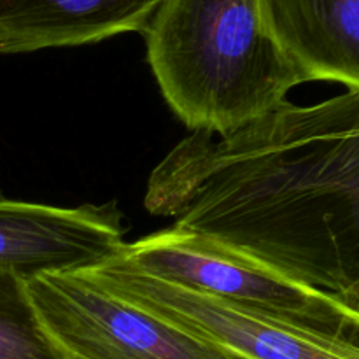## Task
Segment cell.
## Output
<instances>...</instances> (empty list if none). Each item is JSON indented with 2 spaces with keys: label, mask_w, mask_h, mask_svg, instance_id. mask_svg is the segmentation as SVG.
<instances>
[{
  "label": "cell",
  "mask_w": 359,
  "mask_h": 359,
  "mask_svg": "<svg viewBox=\"0 0 359 359\" xmlns=\"http://www.w3.org/2000/svg\"><path fill=\"white\" fill-rule=\"evenodd\" d=\"M270 37L305 83L359 91V0H259Z\"/></svg>",
  "instance_id": "7"
},
{
  "label": "cell",
  "mask_w": 359,
  "mask_h": 359,
  "mask_svg": "<svg viewBox=\"0 0 359 359\" xmlns=\"http://www.w3.org/2000/svg\"><path fill=\"white\" fill-rule=\"evenodd\" d=\"M144 39L161 95L193 132H237L305 83L266 32L259 0H161Z\"/></svg>",
  "instance_id": "2"
},
{
  "label": "cell",
  "mask_w": 359,
  "mask_h": 359,
  "mask_svg": "<svg viewBox=\"0 0 359 359\" xmlns=\"http://www.w3.org/2000/svg\"><path fill=\"white\" fill-rule=\"evenodd\" d=\"M0 359H65L28 293L27 280L0 270Z\"/></svg>",
  "instance_id": "9"
},
{
  "label": "cell",
  "mask_w": 359,
  "mask_h": 359,
  "mask_svg": "<svg viewBox=\"0 0 359 359\" xmlns=\"http://www.w3.org/2000/svg\"><path fill=\"white\" fill-rule=\"evenodd\" d=\"M65 359H67V358H65Z\"/></svg>",
  "instance_id": "10"
},
{
  "label": "cell",
  "mask_w": 359,
  "mask_h": 359,
  "mask_svg": "<svg viewBox=\"0 0 359 359\" xmlns=\"http://www.w3.org/2000/svg\"><path fill=\"white\" fill-rule=\"evenodd\" d=\"M144 205L359 314V91L193 132L151 172Z\"/></svg>",
  "instance_id": "1"
},
{
  "label": "cell",
  "mask_w": 359,
  "mask_h": 359,
  "mask_svg": "<svg viewBox=\"0 0 359 359\" xmlns=\"http://www.w3.org/2000/svg\"><path fill=\"white\" fill-rule=\"evenodd\" d=\"M83 273L114 297L244 359H359V335L258 314L144 276L114 258Z\"/></svg>",
  "instance_id": "4"
},
{
  "label": "cell",
  "mask_w": 359,
  "mask_h": 359,
  "mask_svg": "<svg viewBox=\"0 0 359 359\" xmlns=\"http://www.w3.org/2000/svg\"><path fill=\"white\" fill-rule=\"evenodd\" d=\"M118 203L53 207L0 195V270L25 280L41 273L88 272L121 252Z\"/></svg>",
  "instance_id": "6"
},
{
  "label": "cell",
  "mask_w": 359,
  "mask_h": 359,
  "mask_svg": "<svg viewBox=\"0 0 359 359\" xmlns=\"http://www.w3.org/2000/svg\"><path fill=\"white\" fill-rule=\"evenodd\" d=\"M27 286L67 359H244L114 297L83 272L41 273Z\"/></svg>",
  "instance_id": "5"
},
{
  "label": "cell",
  "mask_w": 359,
  "mask_h": 359,
  "mask_svg": "<svg viewBox=\"0 0 359 359\" xmlns=\"http://www.w3.org/2000/svg\"><path fill=\"white\" fill-rule=\"evenodd\" d=\"M114 259L144 276L280 321L359 335L358 312L214 238L175 224L125 244Z\"/></svg>",
  "instance_id": "3"
},
{
  "label": "cell",
  "mask_w": 359,
  "mask_h": 359,
  "mask_svg": "<svg viewBox=\"0 0 359 359\" xmlns=\"http://www.w3.org/2000/svg\"><path fill=\"white\" fill-rule=\"evenodd\" d=\"M161 0H0V55L144 34Z\"/></svg>",
  "instance_id": "8"
}]
</instances>
